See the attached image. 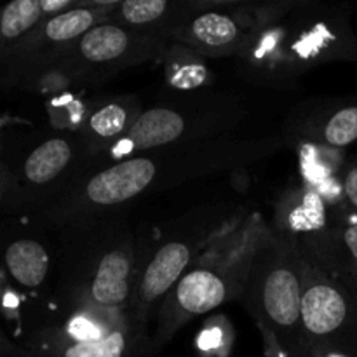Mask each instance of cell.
Instances as JSON below:
<instances>
[{
	"mask_svg": "<svg viewBox=\"0 0 357 357\" xmlns=\"http://www.w3.org/2000/svg\"><path fill=\"white\" fill-rule=\"evenodd\" d=\"M302 255L342 281L349 279L357 286V220L333 229L321 246Z\"/></svg>",
	"mask_w": 357,
	"mask_h": 357,
	"instance_id": "15",
	"label": "cell"
},
{
	"mask_svg": "<svg viewBox=\"0 0 357 357\" xmlns=\"http://www.w3.org/2000/svg\"><path fill=\"white\" fill-rule=\"evenodd\" d=\"M357 139V107H345L335 112L321 129V139L316 143L342 150Z\"/></svg>",
	"mask_w": 357,
	"mask_h": 357,
	"instance_id": "18",
	"label": "cell"
},
{
	"mask_svg": "<svg viewBox=\"0 0 357 357\" xmlns=\"http://www.w3.org/2000/svg\"><path fill=\"white\" fill-rule=\"evenodd\" d=\"M0 271L20 289L35 291L49 278V250L31 234L0 227Z\"/></svg>",
	"mask_w": 357,
	"mask_h": 357,
	"instance_id": "12",
	"label": "cell"
},
{
	"mask_svg": "<svg viewBox=\"0 0 357 357\" xmlns=\"http://www.w3.org/2000/svg\"><path fill=\"white\" fill-rule=\"evenodd\" d=\"M302 267L303 356L321 345L347 344V330L356 321V307L347 282L303 255Z\"/></svg>",
	"mask_w": 357,
	"mask_h": 357,
	"instance_id": "2",
	"label": "cell"
},
{
	"mask_svg": "<svg viewBox=\"0 0 357 357\" xmlns=\"http://www.w3.org/2000/svg\"><path fill=\"white\" fill-rule=\"evenodd\" d=\"M236 293L239 284H232V278L220 267H197L187 272L162 300L155 331V347L169 340L174 331L192 317L211 312L223 305Z\"/></svg>",
	"mask_w": 357,
	"mask_h": 357,
	"instance_id": "4",
	"label": "cell"
},
{
	"mask_svg": "<svg viewBox=\"0 0 357 357\" xmlns=\"http://www.w3.org/2000/svg\"><path fill=\"white\" fill-rule=\"evenodd\" d=\"M6 152H7V139L6 136L2 135V131H0V159H6Z\"/></svg>",
	"mask_w": 357,
	"mask_h": 357,
	"instance_id": "22",
	"label": "cell"
},
{
	"mask_svg": "<svg viewBox=\"0 0 357 357\" xmlns=\"http://www.w3.org/2000/svg\"><path fill=\"white\" fill-rule=\"evenodd\" d=\"M197 6L169 0H124L112 9L108 21L164 42H174Z\"/></svg>",
	"mask_w": 357,
	"mask_h": 357,
	"instance_id": "11",
	"label": "cell"
},
{
	"mask_svg": "<svg viewBox=\"0 0 357 357\" xmlns=\"http://www.w3.org/2000/svg\"><path fill=\"white\" fill-rule=\"evenodd\" d=\"M73 160V145L68 138L52 136L30 150L14 167L16 204L14 211L33 209L42 202L49 188L66 173Z\"/></svg>",
	"mask_w": 357,
	"mask_h": 357,
	"instance_id": "5",
	"label": "cell"
},
{
	"mask_svg": "<svg viewBox=\"0 0 357 357\" xmlns=\"http://www.w3.org/2000/svg\"><path fill=\"white\" fill-rule=\"evenodd\" d=\"M328 202L312 187L293 188L279 201L275 209L278 237L298 251H310L331 234Z\"/></svg>",
	"mask_w": 357,
	"mask_h": 357,
	"instance_id": "6",
	"label": "cell"
},
{
	"mask_svg": "<svg viewBox=\"0 0 357 357\" xmlns=\"http://www.w3.org/2000/svg\"><path fill=\"white\" fill-rule=\"evenodd\" d=\"M155 174L152 159L131 157L89 178L79 197L93 209L115 208L142 195L153 183Z\"/></svg>",
	"mask_w": 357,
	"mask_h": 357,
	"instance_id": "9",
	"label": "cell"
},
{
	"mask_svg": "<svg viewBox=\"0 0 357 357\" xmlns=\"http://www.w3.org/2000/svg\"><path fill=\"white\" fill-rule=\"evenodd\" d=\"M302 295V255L293 244L268 236L251 251L241 296L265 335L289 357H303Z\"/></svg>",
	"mask_w": 357,
	"mask_h": 357,
	"instance_id": "1",
	"label": "cell"
},
{
	"mask_svg": "<svg viewBox=\"0 0 357 357\" xmlns=\"http://www.w3.org/2000/svg\"><path fill=\"white\" fill-rule=\"evenodd\" d=\"M0 357H31L24 347H20L16 342L10 340L6 331L0 328Z\"/></svg>",
	"mask_w": 357,
	"mask_h": 357,
	"instance_id": "21",
	"label": "cell"
},
{
	"mask_svg": "<svg viewBox=\"0 0 357 357\" xmlns=\"http://www.w3.org/2000/svg\"><path fill=\"white\" fill-rule=\"evenodd\" d=\"M135 105L128 101H112L105 107L98 108L86 122L84 128V136L93 145L107 149L108 145L114 146L129 128L132 122L139 117L138 112H135Z\"/></svg>",
	"mask_w": 357,
	"mask_h": 357,
	"instance_id": "16",
	"label": "cell"
},
{
	"mask_svg": "<svg viewBox=\"0 0 357 357\" xmlns=\"http://www.w3.org/2000/svg\"><path fill=\"white\" fill-rule=\"evenodd\" d=\"M342 192L345 206L357 215V164L349 167L342 176Z\"/></svg>",
	"mask_w": 357,
	"mask_h": 357,
	"instance_id": "20",
	"label": "cell"
},
{
	"mask_svg": "<svg viewBox=\"0 0 357 357\" xmlns=\"http://www.w3.org/2000/svg\"><path fill=\"white\" fill-rule=\"evenodd\" d=\"M194 250L185 241H167L155 251L139 275H136L132 288L131 305L132 323L139 324L146 319L152 307L159 300L166 298L167 293L187 274Z\"/></svg>",
	"mask_w": 357,
	"mask_h": 357,
	"instance_id": "7",
	"label": "cell"
},
{
	"mask_svg": "<svg viewBox=\"0 0 357 357\" xmlns=\"http://www.w3.org/2000/svg\"><path fill=\"white\" fill-rule=\"evenodd\" d=\"M79 0H16L0 9V59L42 21L75 9Z\"/></svg>",
	"mask_w": 357,
	"mask_h": 357,
	"instance_id": "14",
	"label": "cell"
},
{
	"mask_svg": "<svg viewBox=\"0 0 357 357\" xmlns=\"http://www.w3.org/2000/svg\"><path fill=\"white\" fill-rule=\"evenodd\" d=\"M185 117L171 108H152L132 122L129 131L112 146L115 157L129 155L143 150L159 149L178 142L185 135Z\"/></svg>",
	"mask_w": 357,
	"mask_h": 357,
	"instance_id": "13",
	"label": "cell"
},
{
	"mask_svg": "<svg viewBox=\"0 0 357 357\" xmlns=\"http://www.w3.org/2000/svg\"><path fill=\"white\" fill-rule=\"evenodd\" d=\"M16 204V174L14 166L0 159V213L14 211Z\"/></svg>",
	"mask_w": 357,
	"mask_h": 357,
	"instance_id": "19",
	"label": "cell"
},
{
	"mask_svg": "<svg viewBox=\"0 0 357 357\" xmlns=\"http://www.w3.org/2000/svg\"><path fill=\"white\" fill-rule=\"evenodd\" d=\"M132 264H135V251L128 241L115 244L98 258L86 286V300L89 309L112 314L131 305L132 288H135Z\"/></svg>",
	"mask_w": 357,
	"mask_h": 357,
	"instance_id": "8",
	"label": "cell"
},
{
	"mask_svg": "<svg viewBox=\"0 0 357 357\" xmlns=\"http://www.w3.org/2000/svg\"><path fill=\"white\" fill-rule=\"evenodd\" d=\"M166 49L160 38L103 21L87 31L63 59L75 79H94L155 58Z\"/></svg>",
	"mask_w": 357,
	"mask_h": 357,
	"instance_id": "3",
	"label": "cell"
},
{
	"mask_svg": "<svg viewBox=\"0 0 357 357\" xmlns=\"http://www.w3.org/2000/svg\"><path fill=\"white\" fill-rule=\"evenodd\" d=\"M250 31L236 13L202 10L197 3V13L192 14L174 42L195 54L232 56L239 54Z\"/></svg>",
	"mask_w": 357,
	"mask_h": 357,
	"instance_id": "10",
	"label": "cell"
},
{
	"mask_svg": "<svg viewBox=\"0 0 357 357\" xmlns=\"http://www.w3.org/2000/svg\"><path fill=\"white\" fill-rule=\"evenodd\" d=\"M300 171L307 187L321 190L326 185L340 180L338 171L342 166L340 150L330 149L316 142H307L300 146Z\"/></svg>",
	"mask_w": 357,
	"mask_h": 357,
	"instance_id": "17",
	"label": "cell"
}]
</instances>
